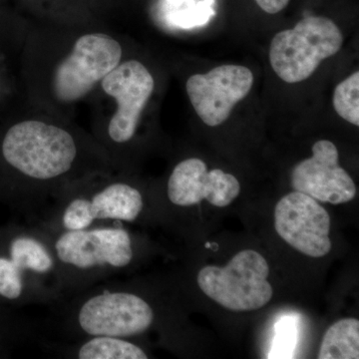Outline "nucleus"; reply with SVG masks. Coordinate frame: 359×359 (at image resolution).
<instances>
[{"instance_id":"nucleus-1","label":"nucleus","mask_w":359,"mask_h":359,"mask_svg":"<svg viewBox=\"0 0 359 359\" xmlns=\"http://www.w3.org/2000/svg\"><path fill=\"white\" fill-rule=\"evenodd\" d=\"M76 138L39 121L16 123L0 137V205L25 221H36L59 196L78 183Z\"/></svg>"},{"instance_id":"nucleus-2","label":"nucleus","mask_w":359,"mask_h":359,"mask_svg":"<svg viewBox=\"0 0 359 359\" xmlns=\"http://www.w3.org/2000/svg\"><path fill=\"white\" fill-rule=\"evenodd\" d=\"M40 226L46 231L57 264L61 297L116 278L133 268L138 257L133 233L123 223L77 231H53Z\"/></svg>"},{"instance_id":"nucleus-3","label":"nucleus","mask_w":359,"mask_h":359,"mask_svg":"<svg viewBox=\"0 0 359 359\" xmlns=\"http://www.w3.org/2000/svg\"><path fill=\"white\" fill-rule=\"evenodd\" d=\"M60 278L46 231L36 222L0 226V304L20 309L61 299Z\"/></svg>"},{"instance_id":"nucleus-4","label":"nucleus","mask_w":359,"mask_h":359,"mask_svg":"<svg viewBox=\"0 0 359 359\" xmlns=\"http://www.w3.org/2000/svg\"><path fill=\"white\" fill-rule=\"evenodd\" d=\"M138 187L123 180L78 182L54 201L36 223L53 231H77L111 223H134L145 211Z\"/></svg>"},{"instance_id":"nucleus-5","label":"nucleus","mask_w":359,"mask_h":359,"mask_svg":"<svg viewBox=\"0 0 359 359\" xmlns=\"http://www.w3.org/2000/svg\"><path fill=\"white\" fill-rule=\"evenodd\" d=\"M344 36L339 26L325 16H306L292 29L273 36L269 62L287 83H299L316 72L325 59L339 52Z\"/></svg>"},{"instance_id":"nucleus-6","label":"nucleus","mask_w":359,"mask_h":359,"mask_svg":"<svg viewBox=\"0 0 359 359\" xmlns=\"http://www.w3.org/2000/svg\"><path fill=\"white\" fill-rule=\"evenodd\" d=\"M269 275L266 259L256 250H245L226 266L201 269L197 282L201 290L223 308L250 311L264 308L273 297Z\"/></svg>"},{"instance_id":"nucleus-7","label":"nucleus","mask_w":359,"mask_h":359,"mask_svg":"<svg viewBox=\"0 0 359 359\" xmlns=\"http://www.w3.org/2000/svg\"><path fill=\"white\" fill-rule=\"evenodd\" d=\"M122 47L103 33L80 37L69 55L54 72L53 91L61 102L83 98L99 81L120 65Z\"/></svg>"},{"instance_id":"nucleus-8","label":"nucleus","mask_w":359,"mask_h":359,"mask_svg":"<svg viewBox=\"0 0 359 359\" xmlns=\"http://www.w3.org/2000/svg\"><path fill=\"white\" fill-rule=\"evenodd\" d=\"M101 81L104 92L117 102V110L108 125V138L114 145H126L133 140L142 112L154 91V78L141 62L128 60Z\"/></svg>"},{"instance_id":"nucleus-9","label":"nucleus","mask_w":359,"mask_h":359,"mask_svg":"<svg viewBox=\"0 0 359 359\" xmlns=\"http://www.w3.org/2000/svg\"><path fill=\"white\" fill-rule=\"evenodd\" d=\"M254 74L245 66L222 65L195 74L186 83L194 110L205 125L217 127L230 117L236 104L252 90Z\"/></svg>"},{"instance_id":"nucleus-10","label":"nucleus","mask_w":359,"mask_h":359,"mask_svg":"<svg viewBox=\"0 0 359 359\" xmlns=\"http://www.w3.org/2000/svg\"><path fill=\"white\" fill-rule=\"evenodd\" d=\"M275 228L283 240L306 256L323 257L332 250L330 217L318 201L294 192L275 208Z\"/></svg>"},{"instance_id":"nucleus-11","label":"nucleus","mask_w":359,"mask_h":359,"mask_svg":"<svg viewBox=\"0 0 359 359\" xmlns=\"http://www.w3.org/2000/svg\"><path fill=\"white\" fill-rule=\"evenodd\" d=\"M339 156L332 142H316L313 146V156L297 163L292 169V189L318 202L339 205L353 201L356 195L355 184L340 167Z\"/></svg>"},{"instance_id":"nucleus-12","label":"nucleus","mask_w":359,"mask_h":359,"mask_svg":"<svg viewBox=\"0 0 359 359\" xmlns=\"http://www.w3.org/2000/svg\"><path fill=\"white\" fill-rule=\"evenodd\" d=\"M240 192L235 176L219 169L208 171L204 161L198 158L178 163L167 182V199L175 207H192L203 200L216 207H226Z\"/></svg>"},{"instance_id":"nucleus-13","label":"nucleus","mask_w":359,"mask_h":359,"mask_svg":"<svg viewBox=\"0 0 359 359\" xmlns=\"http://www.w3.org/2000/svg\"><path fill=\"white\" fill-rule=\"evenodd\" d=\"M133 339L96 335L69 341L39 340L46 353L74 359H147L148 353Z\"/></svg>"},{"instance_id":"nucleus-14","label":"nucleus","mask_w":359,"mask_h":359,"mask_svg":"<svg viewBox=\"0 0 359 359\" xmlns=\"http://www.w3.org/2000/svg\"><path fill=\"white\" fill-rule=\"evenodd\" d=\"M318 358H359V321L344 318L328 328L321 342Z\"/></svg>"},{"instance_id":"nucleus-15","label":"nucleus","mask_w":359,"mask_h":359,"mask_svg":"<svg viewBox=\"0 0 359 359\" xmlns=\"http://www.w3.org/2000/svg\"><path fill=\"white\" fill-rule=\"evenodd\" d=\"M35 339H39L35 323L18 309L0 304V349L11 351Z\"/></svg>"},{"instance_id":"nucleus-16","label":"nucleus","mask_w":359,"mask_h":359,"mask_svg":"<svg viewBox=\"0 0 359 359\" xmlns=\"http://www.w3.org/2000/svg\"><path fill=\"white\" fill-rule=\"evenodd\" d=\"M332 103L337 114L342 119L355 126H359L358 71L337 85L334 90Z\"/></svg>"},{"instance_id":"nucleus-17","label":"nucleus","mask_w":359,"mask_h":359,"mask_svg":"<svg viewBox=\"0 0 359 359\" xmlns=\"http://www.w3.org/2000/svg\"><path fill=\"white\" fill-rule=\"evenodd\" d=\"M214 4L215 0L190 1L183 8L171 14V21L183 28L204 25L214 15Z\"/></svg>"},{"instance_id":"nucleus-18","label":"nucleus","mask_w":359,"mask_h":359,"mask_svg":"<svg viewBox=\"0 0 359 359\" xmlns=\"http://www.w3.org/2000/svg\"><path fill=\"white\" fill-rule=\"evenodd\" d=\"M290 327H292L290 325H282V332L276 339V346L280 354L285 353V351H290V346H292L294 330H290Z\"/></svg>"},{"instance_id":"nucleus-19","label":"nucleus","mask_w":359,"mask_h":359,"mask_svg":"<svg viewBox=\"0 0 359 359\" xmlns=\"http://www.w3.org/2000/svg\"><path fill=\"white\" fill-rule=\"evenodd\" d=\"M256 2L264 13L276 14L283 11L289 4L290 0H256Z\"/></svg>"},{"instance_id":"nucleus-20","label":"nucleus","mask_w":359,"mask_h":359,"mask_svg":"<svg viewBox=\"0 0 359 359\" xmlns=\"http://www.w3.org/2000/svg\"><path fill=\"white\" fill-rule=\"evenodd\" d=\"M169 4H173V6H179L186 2L187 0H167Z\"/></svg>"},{"instance_id":"nucleus-21","label":"nucleus","mask_w":359,"mask_h":359,"mask_svg":"<svg viewBox=\"0 0 359 359\" xmlns=\"http://www.w3.org/2000/svg\"><path fill=\"white\" fill-rule=\"evenodd\" d=\"M0 92H1V89H0Z\"/></svg>"}]
</instances>
